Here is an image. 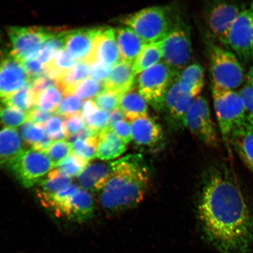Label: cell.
<instances>
[{
  "label": "cell",
  "mask_w": 253,
  "mask_h": 253,
  "mask_svg": "<svg viewBox=\"0 0 253 253\" xmlns=\"http://www.w3.org/2000/svg\"><path fill=\"white\" fill-rule=\"evenodd\" d=\"M198 216L208 241L221 253H251L253 216L235 180L226 170L206 179Z\"/></svg>",
  "instance_id": "cell-1"
},
{
  "label": "cell",
  "mask_w": 253,
  "mask_h": 253,
  "mask_svg": "<svg viewBox=\"0 0 253 253\" xmlns=\"http://www.w3.org/2000/svg\"><path fill=\"white\" fill-rule=\"evenodd\" d=\"M112 174L100 192L102 207L112 213L137 207L144 200L150 173L141 157L128 155L112 163Z\"/></svg>",
  "instance_id": "cell-2"
},
{
  "label": "cell",
  "mask_w": 253,
  "mask_h": 253,
  "mask_svg": "<svg viewBox=\"0 0 253 253\" xmlns=\"http://www.w3.org/2000/svg\"><path fill=\"white\" fill-rule=\"evenodd\" d=\"M176 14L169 6H153L123 16L120 22L133 30L145 44L156 43L169 34Z\"/></svg>",
  "instance_id": "cell-3"
},
{
  "label": "cell",
  "mask_w": 253,
  "mask_h": 253,
  "mask_svg": "<svg viewBox=\"0 0 253 253\" xmlns=\"http://www.w3.org/2000/svg\"><path fill=\"white\" fill-rule=\"evenodd\" d=\"M215 113L221 137L229 150L230 137L237 126L247 121L246 111L238 91L211 85Z\"/></svg>",
  "instance_id": "cell-4"
},
{
  "label": "cell",
  "mask_w": 253,
  "mask_h": 253,
  "mask_svg": "<svg viewBox=\"0 0 253 253\" xmlns=\"http://www.w3.org/2000/svg\"><path fill=\"white\" fill-rule=\"evenodd\" d=\"M209 56L211 85L230 90L241 86L245 81V71L235 53L210 43Z\"/></svg>",
  "instance_id": "cell-5"
},
{
  "label": "cell",
  "mask_w": 253,
  "mask_h": 253,
  "mask_svg": "<svg viewBox=\"0 0 253 253\" xmlns=\"http://www.w3.org/2000/svg\"><path fill=\"white\" fill-rule=\"evenodd\" d=\"M162 43L163 62L177 74L187 67L192 55L191 30L178 14L171 31Z\"/></svg>",
  "instance_id": "cell-6"
},
{
  "label": "cell",
  "mask_w": 253,
  "mask_h": 253,
  "mask_svg": "<svg viewBox=\"0 0 253 253\" xmlns=\"http://www.w3.org/2000/svg\"><path fill=\"white\" fill-rule=\"evenodd\" d=\"M178 74L161 61L137 75V89L154 109L163 110L167 91Z\"/></svg>",
  "instance_id": "cell-7"
},
{
  "label": "cell",
  "mask_w": 253,
  "mask_h": 253,
  "mask_svg": "<svg viewBox=\"0 0 253 253\" xmlns=\"http://www.w3.org/2000/svg\"><path fill=\"white\" fill-rule=\"evenodd\" d=\"M61 29L40 27H11L8 34L12 43L10 54L20 63L36 58L44 44Z\"/></svg>",
  "instance_id": "cell-8"
},
{
  "label": "cell",
  "mask_w": 253,
  "mask_h": 253,
  "mask_svg": "<svg viewBox=\"0 0 253 253\" xmlns=\"http://www.w3.org/2000/svg\"><path fill=\"white\" fill-rule=\"evenodd\" d=\"M44 152L31 149L23 151L8 168L25 188H31L54 168Z\"/></svg>",
  "instance_id": "cell-9"
},
{
  "label": "cell",
  "mask_w": 253,
  "mask_h": 253,
  "mask_svg": "<svg viewBox=\"0 0 253 253\" xmlns=\"http://www.w3.org/2000/svg\"><path fill=\"white\" fill-rule=\"evenodd\" d=\"M244 8L236 2L214 1L205 5L204 16L209 30L214 39L226 47L227 34Z\"/></svg>",
  "instance_id": "cell-10"
},
{
  "label": "cell",
  "mask_w": 253,
  "mask_h": 253,
  "mask_svg": "<svg viewBox=\"0 0 253 253\" xmlns=\"http://www.w3.org/2000/svg\"><path fill=\"white\" fill-rule=\"evenodd\" d=\"M226 48L248 63L253 61V18L249 9H244L234 22L226 39Z\"/></svg>",
  "instance_id": "cell-11"
},
{
  "label": "cell",
  "mask_w": 253,
  "mask_h": 253,
  "mask_svg": "<svg viewBox=\"0 0 253 253\" xmlns=\"http://www.w3.org/2000/svg\"><path fill=\"white\" fill-rule=\"evenodd\" d=\"M185 127L202 142L211 148L218 145V137L212 120L210 106L206 98H196L186 116Z\"/></svg>",
  "instance_id": "cell-12"
},
{
  "label": "cell",
  "mask_w": 253,
  "mask_h": 253,
  "mask_svg": "<svg viewBox=\"0 0 253 253\" xmlns=\"http://www.w3.org/2000/svg\"><path fill=\"white\" fill-rule=\"evenodd\" d=\"M31 79L21 63L10 53L0 61V100L20 90Z\"/></svg>",
  "instance_id": "cell-13"
},
{
  "label": "cell",
  "mask_w": 253,
  "mask_h": 253,
  "mask_svg": "<svg viewBox=\"0 0 253 253\" xmlns=\"http://www.w3.org/2000/svg\"><path fill=\"white\" fill-rule=\"evenodd\" d=\"M120 61L115 30L110 27H100L92 52L86 62L90 65L100 62L113 67Z\"/></svg>",
  "instance_id": "cell-14"
},
{
  "label": "cell",
  "mask_w": 253,
  "mask_h": 253,
  "mask_svg": "<svg viewBox=\"0 0 253 253\" xmlns=\"http://www.w3.org/2000/svg\"><path fill=\"white\" fill-rule=\"evenodd\" d=\"M94 201L92 194L80 188L70 199L53 211L56 216H63L76 222L82 223L92 217Z\"/></svg>",
  "instance_id": "cell-15"
},
{
  "label": "cell",
  "mask_w": 253,
  "mask_h": 253,
  "mask_svg": "<svg viewBox=\"0 0 253 253\" xmlns=\"http://www.w3.org/2000/svg\"><path fill=\"white\" fill-rule=\"evenodd\" d=\"M196 98L182 90L176 77L167 91L163 110L174 122L185 126L186 116Z\"/></svg>",
  "instance_id": "cell-16"
},
{
  "label": "cell",
  "mask_w": 253,
  "mask_h": 253,
  "mask_svg": "<svg viewBox=\"0 0 253 253\" xmlns=\"http://www.w3.org/2000/svg\"><path fill=\"white\" fill-rule=\"evenodd\" d=\"M100 30V27H98L68 31L65 48L79 61L86 62L92 52L94 41Z\"/></svg>",
  "instance_id": "cell-17"
},
{
  "label": "cell",
  "mask_w": 253,
  "mask_h": 253,
  "mask_svg": "<svg viewBox=\"0 0 253 253\" xmlns=\"http://www.w3.org/2000/svg\"><path fill=\"white\" fill-rule=\"evenodd\" d=\"M113 170L112 163L88 164L78 176L82 189L90 192H100L110 178Z\"/></svg>",
  "instance_id": "cell-18"
},
{
  "label": "cell",
  "mask_w": 253,
  "mask_h": 253,
  "mask_svg": "<svg viewBox=\"0 0 253 253\" xmlns=\"http://www.w3.org/2000/svg\"><path fill=\"white\" fill-rule=\"evenodd\" d=\"M132 141L140 146H153L163 138L162 128L150 117H141L130 120Z\"/></svg>",
  "instance_id": "cell-19"
},
{
  "label": "cell",
  "mask_w": 253,
  "mask_h": 253,
  "mask_svg": "<svg viewBox=\"0 0 253 253\" xmlns=\"http://www.w3.org/2000/svg\"><path fill=\"white\" fill-rule=\"evenodd\" d=\"M135 77L132 65L120 61L111 69L103 83V89L121 95L134 87Z\"/></svg>",
  "instance_id": "cell-20"
},
{
  "label": "cell",
  "mask_w": 253,
  "mask_h": 253,
  "mask_svg": "<svg viewBox=\"0 0 253 253\" xmlns=\"http://www.w3.org/2000/svg\"><path fill=\"white\" fill-rule=\"evenodd\" d=\"M115 34L120 60L133 65L145 45L144 42L133 30L128 27L124 26L117 28Z\"/></svg>",
  "instance_id": "cell-21"
},
{
  "label": "cell",
  "mask_w": 253,
  "mask_h": 253,
  "mask_svg": "<svg viewBox=\"0 0 253 253\" xmlns=\"http://www.w3.org/2000/svg\"><path fill=\"white\" fill-rule=\"evenodd\" d=\"M230 144L253 173V131L248 121L234 129L230 135Z\"/></svg>",
  "instance_id": "cell-22"
},
{
  "label": "cell",
  "mask_w": 253,
  "mask_h": 253,
  "mask_svg": "<svg viewBox=\"0 0 253 253\" xmlns=\"http://www.w3.org/2000/svg\"><path fill=\"white\" fill-rule=\"evenodd\" d=\"M126 151V145L110 126L99 132L97 139V157L103 161L115 160Z\"/></svg>",
  "instance_id": "cell-23"
},
{
  "label": "cell",
  "mask_w": 253,
  "mask_h": 253,
  "mask_svg": "<svg viewBox=\"0 0 253 253\" xmlns=\"http://www.w3.org/2000/svg\"><path fill=\"white\" fill-rule=\"evenodd\" d=\"M23 151L17 129L5 128L0 130V167H9Z\"/></svg>",
  "instance_id": "cell-24"
},
{
  "label": "cell",
  "mask_w": 253,
  "mask_h": 253,
  "mask_svg": "<svg viewBox=\"0 0 253 253\" xmlns=\"http://www.w3.org/2000/svg\"><path fill=\"white\" fill-rule=\"evenodd\" d=\"M118 108L129 121L148 116V103L134 87L120 95Z\"/></svg>",
  "instance_id": "cell-25"
},
{
  "label": "cell",
  "mask_w": 253,
  "mask_h": 253,
  "mask_svg": "<svg viewBox=\"0 0 253 253\" xmlns=\"http://www.w3.org/2000/svg\"><path fill=\"white\" fill-rule=\"evenodd\" d=\"M176 79L184 92L197 97L204 86V69L199 63H193L180 72Z\"/></svg>",
  "instance_id": "cell-26"
},
{
  "label": "cell",
  "mask_w": 253,
  "mask_h": 253,
  "mask_svg": "<svg viewBox=\"0 0 253 253\" xmlns=\"http://www.w3.org/2000/svg\"><path fill=\"white\" fill-rule=\"evenodd\" d=\"M71 184V178L63 175L57 169H52L47 174L46 178L41 181L37 191L38 197L42 204Z\"/></svg>",
  "instance_id": "cell-27"
},
{
  "label": "cell",
  "mask_w": 253,
  "mask_h": 253,
  "mask_svg": "<svg viewBox=\"0 0 253 253\" xmlns=\"http://www.w3.org/2000/svg\"><path fill=\"white\" fill-rule=\"evenodd\" d=\"M90 65L84 61H79L71 70L57 82V86L61 88L64 96L74 94L82 82L90 76Z\"/></svg>",
  "instance_id": "cell-28"
},
{
  "label": "cell",
  "mask_w": 253,
  "mask_h": 253,
  "mask_svg": "<svg viewBox=\"0 0 253 253\" xmlns=\"http://www.w3.org/2000/svg\"><path fill=\"white\" fill-rule=\"evenodd\" d=\"M162 46V41L145 44L132 65V71L135 76H137L163 60Z\"/></svg>",
  "instance_id": "cell-29"
},
{
  "label": "cell",
  "mask_w": 253,
  "mask_h": 253,
  "mask_svg": "<svg viewBox=\"0 0 253 253\" xmlns=\"http://www.w3.org/2000/svg\"><path fill=\"white\" fill-rule=\"evenodd\" d=\"M76 65L77 59L64 49L57 53L52 61L45 65L44 75L58 82Z\"/></svg>",
  "instance_id": "cell-30"
},
{
  "label": "cell",
  "mask_w": 253,
  "mask_h": 253,
  "mask_svg": "<svg viewBox=\"0 0 253 253\" xmlns=\"http://www.w3.org/2000/svg\"><path fill=\"white\" fill-rule=\"evenodd\" d=\"M36 97L30 82L11 96L1 100V102L6 106L13 107L28 113L36 107Z\"/></svg>",
  "instance_id": "cell-31"
},
{
  "label": "cell",
  "mask_w": 253,
  "mask_h": 253,
  "mask_svg": "<svg viewBox=\"0 0 253 253\" xmlns=\"http://www.w3.org/2000/svg\"><path fill=\"white\" fill-rule=\"evenodd\" d=\"M67 34V31L61 30L47 40L38 54L37 59L45 65L51 61L57 53L65 48Z\"/></svg>",
  "instance_id": "cell-32"
},
{
  "label": "cell",
  "mask_w": 253,
  "mask_h": 253,
  "mask_svg": "<svg viewBox=\"0 0 253 253\" xmlns=\"http://www.w3.org/2000/svg\"><path fill=\"white\" fill-rule=\"evenodd\" d=\"M63 95V91L57 85L47 88L37 95L35 107L45 112H55L61 102Z\"/></svg>",
  "instance_id": "cell-33"
},
{
  "label": "cell",
  "mask_w": 253,
  "mask_h": 253,
  "mask_svg": "<svg viewBox=\"0 0 253 253\" xmlns=\"http://www.w3.org/2000/svg\"><path fill=\"white\" fill-rule=\"evenodd\" d=\"M88 163L84 158L72 153L56 167V169L63 175L71 178L78 176L88 165Z\"/></svg>",
  "instance_id": "cell-34"
},
{
  "label": "cell",
  "mask_w": 253,
  "mask_h": 253,
  "mask_svg": "<svg viewBox=\"0 0 253 253\" xmlns=\"http://www.w3.org/2000/svg\"><path fill=\"white\" fill-rule=\"evenodd\" d=\"M28 120V113L4 104L0 105V121L5 128H14L23 125Z\"/></svg>",
  "instance_id": "cell-35"
},
{
  "label": "cell",
  "mask_w": 253,
  "mask_h": 253,
  "mask_svg": "<svg viewBox=\"0 0 253 253\" xmlns=\"http://www.w3.org/2000/svg\"><path fill=\"white\" fill-rule=\"evenodd\" d=\"M20 134L24 141L33 147L43 140L46 135L43 126L35 124L29 120L22 126Z\"/></svg>",
  "instance_id": "cell-36"
},
{
  "label": "cell",
  "mask_w": 253,
  "mask_h": 253,
  "mask_svg": "<svg viewBox=\"0 0 253 253\" xmlns=\"http://www.w3.org/2000/svg\"><path fill=\"white\" fill-rule=\"evenodd\" d=\"M97 139H79L72 144V153L89 162L97 157Z\"/></svg>",
  "instance_id": "cell-37"
},
{
  "label": "cell",
  "mask_w": 253,
  "mask_h": 253,
  "mask_svg": "<svg viewBox=\"0 0 253 253\" xmlns=\"http://www.w3.org/2000/svg\"><path fill=\"white\" fill-rule=\"evenodd\" d=\"M72 152V145L67 141L61 140L53 142L45 153L56 167L62 160L68 157Z\"/></svg>",
  "instance_id": "cell-38"
},
{
  "label": "cell",
  "mask_w": 253,
  "mask_h": 253,
  "mask_svg": "<svg viewBox=\"0 0 253 253\" xmlns=\"http://www.w3.org/2000/svg\"><path fill=\"white\" fill-rule=\"evenodd\" d=\"M82 104V99L77 95H68L61 101L55 112L57 115L68 118L81 113Z\"/></svg>",
  "instance_id": "cell-39"
},
{
  "label": "cell",
  "mask_w": 253,
  "mask_h": 253,
  "mask_svg": "<svg viewBox=\"0 0 253 253\" xmlns=\"http://www.w3.org/2000/svg\"><path fill=\"white\" fill-rule=\"evenodd\" d=\"M120 94L103 89L94 97V102L101 110L110 113L118 109Z\"/></svg>",
  "instance_id": "cell-40"
},
{
  "label": "cell",
  "mask_w": 253,
  "mask_h": 253,
  "mask_svg": "<svg viewBox=\"0 0 253 253\" xmlns=\"http://www.w3.org/2000/svg\"><path fill=\"white\" fill-rule=\"evenodd\" d=\"M46 134L52 141H61L68 137L66 134L64 120L61 117H52L45 125Z\"/></svg>",
  "instance_id": "cell-41"
},
{
  "label": "cell",
  "mask_w": 253,
  "mask_h": 253,
  "mask_svg": "<svg viewBox=\"0 0 253 253\" xmlns=\"http://www.w3.org/2000/svg\"><path fill=\"white\" fill-rule=\"evenodd\" d=\"M99 82L92 78H87L79 85L75 93L81 99H88L95 97L99 94L102 88V85Z\"/></svg>",
  "instance_id": "cell-42"
},
{
  "label": "cell",
  "mask_w": 253,
  "mask_h": 253,
  "mask_svg": "<svg viewBox=\"0 0 253 253\" xmlns=\"http://www.w3.org/2000/svg\"><path fill=\"white\" fill-rule=\"evenodd\" d=\"M84 119L87 126L100 131L109 126V113L99 109Z\"/></svg>",
  "instance_id": "cell-43"
},
{
  "label": "cell",
  "mask_w": 253,
  "mask_h": 253,
  "mask_svg": "<svg viewBox=\"0 0 253 253\" xmlns=\"http://www.w3.org/2000/svg\"><path fill=\"white\" fill-rule=\"evenodd\" d=\"M64 126L66 134L69 137L80 132L86 126V123L82 113H79L66 118Z\"/></svg>",
  "instance_id": "cell-44"
},
{
  "label": "cell",
  "mask_w": 253,
  "mask_h": 253,
  "mask_svg": "<svg viewBox=\"0 0 253 253\" xmlns=\"http://www.w3.org/2000/svg\"><path fill=\"white\" fill-rule=\"evenodd\" d=\"M109 126L126 145L132 141L131 126L127 119L120 120Z\"/></svg>",
  "instance_id": "cell-45"
},
{
  "label": "cell",
  "mask_w": 253,
  "mask_h": 253,
  "mask_svg": "<svg viewBox=\"0 0 253 253\" xmlns=\"http://www.w3.org/2000/svg\"><path fill=\"white\" fill-rule=\"evenodd\" d=\"M25 71L31 79V81L44 75L45 65L36 58L27 60L21 63Z\"/></svg>",
  "instance_id": "cell-46"
},
{
  "label": "cell",
  "mask_w": 253,
  "mask_h": 253,
  "mask_svg": "<svg viewBox=\"0 0 253 253\" xmlns=\"http://www.w3.org/2000/svg\"><path fill=\"white\" fill-rule=\"evenodd\" d=\"M238 93L245 106L247 115H253V84L247 80Z\"/></svg>",
  "instance_id": "cell-47"
},
{
  "label": "cell",
  "mask_w": 253,
  "mask_h": 253,
  "mask_svg": "<svg viewBox=\"0 0 253 253\" xmlns=\"http://www.w3.org/2000/svg\"><path fill=\"white\" fill-rule=\"evenodd\" d=\"M112 66L96 62L90 65V77L97 82L102 84L108 77Z\"/></svg>",
  "instance_id": "cell-48"
},
{
  "label": "cell",
  "mask_w": 253,
  "mask_h": 253,
  "mask_svg": "<svg viewBox=\"0 0 253 253\" xmlns=\"http://www.w3.org/2000/svg\"><path fill=\"white\" fill-rule=\"evenodd\" d=\"M34 92L36 95L42 93L50 87L56 86L57 81L53 80L45 75L41 76L31 81Z\"/></svg>",
  "instance_id": "cell-49"
},
{
  "label": "cell",
  "mask_w": 253,
  "mask_h": 253,
  "mask_svg": "<svg viewBox=\"0 0 253 253\" xmlns=\"http://www.w3.org/2000/svg\"><path fill=\"white\" fill-rule=\"evenodd\" d=\"M53 113L45 112L34 107L28 113V120L35 124L45 126V123L52 118Z\"/></svg>",
  "instance_id": "cell-50"
},
{
  "label": "cell",
  "mask_w": 253,
  "mask_h": 253,
  "mask_svg": "<svg viewBox=\"0 0 253 253\" xmlns=\"http://www.w3.org/2000/svg\"><path fill=\"white\" fill-rule=\"evenodd\" d=\"M82 109V115H83L84 118H86L87 116H90L91 114L96 112L97 110L100 109L98 107L94 100H87L84 103Z\"/></svg>",
  "instance_id": "cell-51"
},
{
  "label": "cell",
  "mask_w": 253,
  "mask_h": 253,
  "mask_svg": "<svg viewBox=\"0 0 253 253\" xmlns=\"http://www.w3.org/2000/svg\"><path fill=\"white\" fill-rule=\"evenodd\" d=\"M53 142L51 139L46 135L45 137L43 138V140H41L36 145H35L33 148L37 151L46 153V151L49 149V148L51 146Z\"/></svg>",
  "instance_id": "cell-52"
},
{
  "label": "cell",
  "mask_w": 253,
  "mask_h": 253,
  "mask_svg": "<svg viewBox=\"0 0 253 253\" xmlns=\"http://www.w3.org/2000/svg\"><path fill=\"white\" fill-rule=\"evenodd\" d=\"M125 114L119 108L109 113V126H112L114 123L126 119Z\"/></svg>",
  "instance_id": "cell-53"
},
{
  "label": "cell",
  "mask_w": 253,
  "mask_h": 253,
  "mask_svg": "<svg viewBox=\"0 0 253 253\" xmlns=\"http://www.w3.org/2000/svg\"><path fill=\"white\" fill-rule=\"evenodd\" d=\"M247 80H248L253 84V65L250 68L248 75L246 76Z\"/></svg>",
  "instance_id": "cell-54"
},
{
  "label": "cell",
  "mask_w": 253,
  "mask_h": 253,
  "mask_svg": "<svg viewBox=\"0 0 253 253\" xmlns=\"http://www.w3.org/2000/svg\"><path fill=\"white\" fill-rule=\"evenodd\" d=\"M247 121H248L250 126H251L252 130L253 131V115L248 116V118H247Z\"/></svg>",
  "instance_id": "cell-55"
},
{
  "label": "cell",
  "mask_w": 253,
  "mask_h": 253,
  "mask_svg": "<svg viewBox=\"0 0 253 253\" xmlns=\"http://www.w3.org/2000/svg\"><path fill=\"white\" fill-rule=\"evenodd\" d=\"M249 9L250 12H251V15L253 18V2L251 3V6H250V8Z\"/></svg>",
  "instance_id": "cell-56"
},
{
  "label": "cell",
  "mask_w": 253,
  "mask_h": 253,
  "mask_svg": "<svg viewBox=\"0 0 253 253\" xmlns=\"http://www.w3.org/2000/svg\"><path fill=\"white\" fill-rule=\"evenodd\" d=\"M0 39H1V37H0Z\"/></svg>",
  "instance_id": "cell-57"
}]
</instances>
